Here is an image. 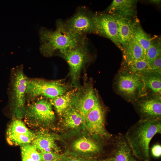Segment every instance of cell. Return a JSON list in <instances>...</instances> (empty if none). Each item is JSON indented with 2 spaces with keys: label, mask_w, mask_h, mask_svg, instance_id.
<instances>
[{
  "label": "cell",
  "mask_w": 161,
  "mask_h": 161,
  "mask_svg": "<svg viewBox=\"0 0 161 161\" xmlns=\"http://www.w3.org/2000/svg\"><path fill=\"white\" fill-rule=\"evenodd\" d=\"M133 36L143 48L145 54L150 45L152 38L144 31L137 18H135L134 21Z\"/></svg>",
  "instance_id": "20"
},
{
  "label": "cell",
  "mask_w": 161,
  "mask_h": 161,
  "mask_svg": "<svg viewBox=\"0 0 161 161\" xmlns=\"http://www.w3.org/2000/svg\"><path fill=\"white\" fill-rule=\"evenodd\" d=\"M161 133V119L140 120L124 136L134 156L143 161L150 160L149 146L156 134Z\"/></svg>",
  "instance_id": "2"
},
{
  "label": "cell",
  "mask_w": 161,
  "mask_h": 161,
  "mask_svg": "<svg viewBox=\"0 0 161 161\" xmlns=\"http://www.w3.org/2000/svg\"><path fill=\"white\" fill-rule=\"evenodd\" d=\"M122 51L123 59L126 65L137 60L145 59V54L143 49L133 36Z\"/></svg>",
  "instance_id": "18"
},
{
  "label": "cell",
  "mask_w": 161,
  "mask_h": 161,
  "mask_svg": "<svg viewBox=\"0 0 161 161\" xmlns=\"http://www.w3.org/2000/svg\"><path fill=\"white\" fill-rule=\"evenodd\" d=\"M161 70V56H159L153 62L148 73H157L160 74Z\"/></svg>",
  "instance_id": "29"
},
{
  "label": "cell",
  "mask_w": 161,
  "mask_h": 161,
  "mask_svg": "<svg viewBox=\"0 0 161 161\" xmlns=\"http://www.w3.org/2000/svg\"><path fill=\"white\" fill-rule=\"evenodd\" d=\"M21 147L24 149L34 161H41L42 155L41 153L32 145H23Z\"/></svg>",
  "instance_id": "27"
},
{
  "label": "cell",
  "mask_w": 161,
  "mask_h": 161,
  "mask_svg": "<svg viewBox=\"0 0 161 161\" xmlns=\"http://www.w3.org/2000/svg\"><path fill=\"white\" fill-rule=\"evenodd\" d=\"M85 122L86 130L92 136H98L107 139L112 137L106 129L105 112L99 100L85 117Z\"/></svg>",
  "instance_id": "8"
},
{
  "label": "cell",
  "mask_w": 161,
  "mask_h": 161,
  "mask_svg": "<svg viewBox=\"0 0 161 161\" xmlns=\"http://www.w3.org/2000/svg\"><path fill=\"white\" fill-rule=\"evenodd\" d=\"M137 1L114 0L107 8L106 13L110 14H119L134 18L136 14Z\"/></svg>",
  "instance_id": "15"
},
{
  "label": "cell",
  "mask_w": 161,
  "mask_h": 161,
  "mask_svg": "<svg viewBox=\"0 0 161 161\" xmlns=\"http://www.w3.org/2000/svg\"><path fill=\"white\" fill-rule=\"evenodd\" d=\"M41 153L42 155L41 161H62L65 158L64 155L52 151Z\"/></svg>",
  "instance_id": "28"
},
{
  "label": "cell",
  "mask_w": 161,
  "mask_h": 161,
  "mask_svg": "<svg viewBox=\"0 0 161 161\" xmlns=\"http://www.w3.org/2000/svg\"><path fill=\"white\" fill-rule=\"evenodd\" d=\"M39 50L44 56L60 55L87 42L86 36L73 33L65 28L62 20L57 21L55 30L42 27L39 30Z\"/></svg>",
  "instance_id": "1"
},
{
  "label": "cell",
  "mask_w": 161,
  "mask_h": 161,
  "mask_svg": "<svg viewBox=\"0 0 161 161\" xmlns=\"http://www.w3.org/2000/svg\"><path fill=\"white\" fill-rule=\"evenodd\" d=\"M94 33L110 39L122 51L118 27L113 16L106 12L94 13Z\"/></svg>",
  "instance_id": "5"
},
{
  "label": "cell",
  "mask_w": 161,
  "mask_h": 161,
  "mask_svg": "<svg viewBox=\"0 0 161 161\" xmlns=\"http://www.w3.org/2000/svg\"><path fill=\"white\" fill-rule=\"evenodd\" d=\"M13 73L11 97L14 105L15 112L18 117H21L24 113L27 78L21 66L16 68Z\"/></svg>",
  "instance_id": "9"
},
{
  "label": "cell",
  "mask_w": 161,
  "mask_h": 161,
  "mask_svg": "<svg viewBox=\"0 0 161 161\" xmlns=\"http://www.w3.org/2000/svg\"><path fill=\"white\" fill-rule=\"evenodd\" d=\"M145 85L156 94H160L161 91V79L160 76L153 75L145 79Z\"/></svg>",
  "instance_id": "26"
},
{
  "label": "cell",
  "mask_w": 161,
  "mask_h": 161,
  "mask_svg": "<svg viewBox=\"0 0 161 161\" xmlns=\"http://www.w3.org/2000/svg\"><path fill=\"white\" fill-rule=\"evenodd\" d=\"M87 42L80 44L60 55L68 64L74 83L78 80L81 69L91 60Z\"/></svg>",
  "instance_id": "6"
},
{
  "label": "cell",
  "mask_w": 161,
  "mask_h": 161,
  "mask_svg": "<svg viewBox=\"0 0 161 161\" xmlns=\"http://www.w3.org/2000/svg\"><path fill=\"white\" fill-rule=\"evenodd\" d=\"M21 151L22 161H34L27 152L21 147Z\"/></svg>",
  "instance_id": "31"
},
{
  "label": "cell",
  "mask_w": 161,
  "mask_h": 161,
  "mask_svg": "<svg viewBox=\"0 0 161 161\" xmlns=\"http://www.w3.org/2000/svg\"><path fill=\"white\" fill-rule=\"evenodd\" d=\"M8 138L16 144L21 145L29 144L32 142L35 136H31L22 134L12 133L7 134Z\"/></svg>",
  "instance_id": "25"
},
{
  "label": "cell",
  "mask_w": 161,
  "mask_h": 161,
  "mask_svg": "<svg viewBox=\"0 0 161 161\" xmlns=\"http://www.w3.org/2000/svg\"><path fill=\"white\" fill-rule=\"evenodd\" d=\"M102 138L103 137H100L96 140L83 137L75 140L73 144L72 147L78 152L98 154L103 151V144L99 140Z\"/></svg>",
  "instance_id": "17"
},
{
  "label": "cell",
  "mask_w": 161,
  "mask_h": 161,
  "mask_svg": "<svg viewBox=\"0 0 161 161\" xmlns=\"http://www.w3.org/2000/svg\"><path fill=\"white\" fill-rule=\"evenodd\" d=\"M140 120L161 119V102L160 98L145 100L136 104Z\"/></svg>",
  "instance_id": "12"
},
{
  "label": "cell",
  "mask_w": 161,
  "mask_h": 161,
  "mask_svg": "<svg viewBox=\"0 0 161 161\" xmlns=\"http://www.w3.org/2000/svg\"><path fill=\"white\" fill-rule=\"evenodd\" d=\"M94 13L85 7L78 9L75 13L66 20L63 21L62 24L66 30L73 33L86 36L94 33Z\"/></svg>",
  "instance_id": "4"
},
{
  "label": "cell",
  "mask_w": 161,
  "mask_h": 161,
  "mask_svg": "<svg viewBox=\"0 0 161 161\" xmlns=\"http://www.w3.org/2000/svg\"><path fill=\"white\" fill-rule=\"evenodd\" d=\"M68 88L61 80L47 81L27 78L26 93L30 97L42 96L51 100L66 92Z\"/></svg>",
  "instance_id": "3"
},
{
  "label": "cell",
  "mask_w": 161,
  "mask_h": 161,
  "mask_svg": "<svg viewBox=\"0 0 161 161\" xmlns=\"http://www.w3.org/2000/svg\"><path fill=\"white\" fill-rule=\"evenodd\" d=\"M75 94L73 91L66 92L64 94L50 100L59 115L62 116L64 112L71 106L72 97Z\"/></svg>",
  "instance_id": "21"
},
{
  "label": "cell",
  "mask_w": 161,
  "mask_h": 161,
  "mask_svg": "<svg viewBox=\"0 0 161 161\" xmlns=\"http://www.w3.org/2000/svg\"><path fill=\"white\" fill-rule=\"evenodd\" d=\"M129 72L138 74L148 73L150 65L146 59L134 61L127 65Z\"/></svg>",
  "instance_id": "24"
},
{
  "label": "cell",
  "mask_w": 161,
  "mask_h": 161,
  "mask_svg": "<svg viewBox=\"0 0 161 161\" xmlns=\"http://www.w3.org/2000/svg\"><path fill=\"white\" fill-rule=\"evenodd\" d=\"M113 157L115 161H139L133 155L124 136L120 133L114 140Z\"/></svg>",
  "instance_id": "14"
},
{
  "label": "cell",
  "mask_w": 161,
  "mask_h": 161,
  "mask_svg": "<svg viewBox=\"0 0 161 161\" xmlns=\"http://www.w3.org/2000/svg\"><path fill=\"white\" fill-rule=\"evenodd\" d=\"M98 100L92 87L87 85L74 94L71 105L85 117Z\"/></svg>",
  "instance_id": "10"
},
{
  "label": "cell",
  "mask_w": 161,
  "mask_h": 161,
  "mask_svg": "<svg viewBox=\"0 0 161 161\" xmlns=\"http://www.w3.org/2000/svg\"><path fill=\"white\" fill-rule=\"evenodd\" d=\"M117 78V88L118 91L129 99H134L145 87V78L140 74L123 72Z\"/></svg>",
  "instance_id": "7"
},
{
  "label": "cell",
  "mask_w": 161,
  "mask_h": 161,
  "mask_svg": "<svg viewBox=\"0 0 161 161\" xmlns=\"http://www.w3.org/2000/svg\"><path fill=\"white\" fill-rule=\"evenodd\" d=\"M12 133L22 134L31 136L35 135L21 121L18 120L14 121L8 129L7 134Z\"/></svg>",
  "instance_id": "23"
},
{
  "label": "cell",
  "mask_w": 161,
  "mask_h": 161,
  "mask_svg": "<svg viewBox=\"0 0 161 161\" xmlns=\"http://www.w3.org/2000/svg\"><path fill=\"white\" fill-rule=\"evenodd\" d=\"M62 116L64 124L68 128L76 129L85 121L84 117L71 105L64 112Z\"/></svg>",
  "instance_id": "19"
},
{
  "label": "cell",
  "mask_w": 161,
  "mask_h": 161,
  "mask_svg": "<svg viewBox=\"0 0 161 161\" xmlns=\"http://www.w3.org/2000/svg\"><path fill=\"white\" fill-rule=\"evenodd\" d=\"M160 0H152L150 1V2L152 3L156 4H160Z\"/></svg>",
  "instance_id": "34"
},
{
  "label": "cell",
  "mask_w": 161,
  "mask_h": 161,
  "mask_svg": "<svg viewBox=\"0 0 161 161\" xmlns=\"http://www.w3.org/2000/svg\"><path fill=\"white\" fill-rule=\"evenodd\" d=\"M151 153L154 157L158 158L161 155V146L159 144L154 145L151 149Z\"/></svg>",
  "instance_id": "30"
},
{
  "label": "cell",
  "mask_w": 161,
  "mask_h": 161,
  "mask_svg": "<svg viewBox=\"0 0 161 161\" xmlns=\"http://www.w3.org/2000/svg\"><path fill=\"white\" fill-rule=\"evenodd\" d=\"M50 102L43 98H39L28 107L26 115L32 119L43 123L53 121L55 118Z\"/></svg>",
  "instance_id": "11"
},
{
  "label": "cell",
  "mask_w": 161,
  "mask_h": 161,
  "mask_svg": "<svg viewBox=\"0 0 161 161\" xmlns=\"http://www.w3.org/2000/svg\"><path fill=\"white\" fill-rule=\"evenodd\" d=\"M161 42L160 38L157 36L152 38L150 45L145 54V59L150 66L154 61L161 55Z\"/></svg>",
  "instance_id": "22"
},
{
  "label": "cell",
  "mask_w": 161,
  "mask_h": 161,
  "mask_svg": "<svg viewBox=\"0 0 161 161\" xmlns=\"http://www.w3.org/2000/svg\"><path fill=\"white\" fill-rule=\"evenodd\" d=\"M91 161H115L113 157H110L106 159L99 160H93Z\"/></svg>",
  "instance_id": "33"
},
{
  "label": "cell",
  "mask_w": 161,
  "mask_h": 161,
  "mask_svg": "<svg viewBox=\"0 0 161 161\" xmlns=\"http://www.w3.org/2000/svg\"><path fill=\"white\" fill-rule=\"evenodd\" d=\"M55 137L47 132H39L35 135L32 145L40 153L52 151L58 153L60 150L55 142Z\"/></svg>",
  "instance_id": "16"
},
{
  "label": "cell",
  "mask_w": 161,
  "mask_h": 161,
  "mask_svg": "<svg viewBox=\"0 0 161 161\" xmlns=\"http://www.w3.org/2000/svg\"><path fill=\"white\" fill-rule=\"evenodd\" d=\"M112 15L117 24L118 32L122 51L127 46L133 36V29L135 19L123 15Z\"/></svg>",
  "instance_id": "13"
},
{
  "label": "cell",
  "mask_w": 161,
  "mask_h": 161,
  "mask_svg": "<svg viewBox=\"0 0 161 161\" xmlns=\"http://www.w3.org/2000/svg\"><path fill=\"white\" fill-rule=\"evenodd\" d=\"M66 161H88L83 158L79 157H75L68 159Z\"/></svg>",
  "instance_id": "32"
}]
</instances>
